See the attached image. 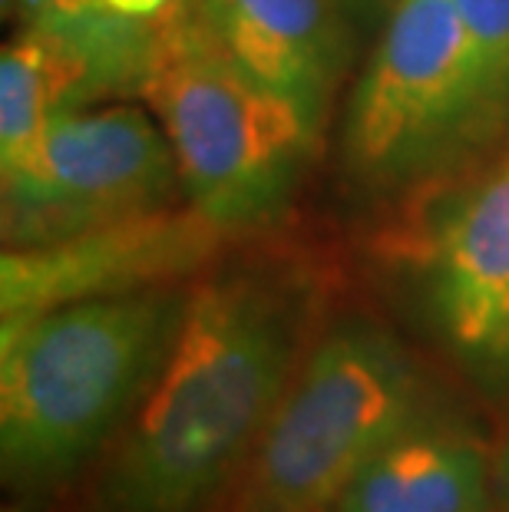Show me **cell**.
<instances>
[{
  "label": "cell",
  "instance_id": "obj_1",
  "mask_svg": "<svg viewBox=\"0 0 509 512\" xmlns=\"http://www.w3.org/2000/svg\"><path fill=\"white\" fill-rule=\"evenodd\" d=\"M324 324V288L295 258L215 265L159 374L63 512H222Z\"/></svg>",
  "mask_w": 509,
  "mask_h": 512
},
{
  "label": "cell",
  "instance_id": "obj_2",
  "mask_svg": "<svg viewBox=\"0 0 509 512\" xmlns=\"http://www.w3.org/2000/svg\"><path fill=\"white\" fill-rule=\"evenodd\" d=\"M162 285L4 318L0 476L17 503L63 496L153 384L189 304Z\"/></svg>",
  "mask_w": 509,
  "mask_h": 512
},
{
  "label": "cell",
  "instance_id": "obj_3",
  "mask_svg": "<svg viewBox=\"0 0 509 512\" xmlns=\"http://www.w3.org/2000/svg\"><path fill=\"white\" fill-rule=\"evenodd\" d=\"M139 96L166 133L189 202L232 235L278 219L318 123L248 73L199 0L156 14Z\"/></svg>",
  "mask_w": 509,
  "mask_h": 512
},
{
  "label": "cell",
  "instance_id": "obj_4",
  "mask_svg": "<svg viewBox=\"0 0 509 512\" xmlns=\"http://www.w3.org/2000/svg\"><path fill=\"white\" fill-rule=\"evenodd\" d=\"M430 413L424 367L391 328L367 314L324 321L222 512H331Z\"/></svg>",
  "mask_w": 509,
  "mask_h": 512
},
{
  "label": "cell",
  "instance_id": "obj_5",
  "mask_svg": "<svg viewBox=\"0 0 509 512\" xmlns=\"http://www.w3.org/2000/svg\"><path fill=\"white\" fill-rule=\"evenodd\" d=\"M503 123L453 0H397L354 93V176L374 185L424 176L493 139Z\"/></svg>",
  "mask_w": 509,
  "mask_h": 512
},
{
  "label": "cell",
  "instance_id": "obj_6",
  "mask_svg": "<svg viewBox=\"0 0 509 512\" xmlns=\"http://www.w3.org/2000/svg\"><path fill=\"white\" fill-rule=\"evenodd\" d=\"M4 179V248H40L189 202L176 152L139 106L60 110Z\"/></svg>",
  "mask_w": 509,
  "mask_h": 512
},
{
  "label": "cell",
  "instance_id": "obj_7",
  "mask_svg": "<svg viewBox=\"0 0 509 512\" xmlns=\"http://www.w3.org/2000/svg\"><path fill=\"white\" fill-rule=\"evenodd\" d=\"M420 294L440 344L486 394L509 390V149L437 215Z\"/></svg>",
  "mask_w": 509,
  "mask_h": 512
},
{
  "label": "cell",
  "instance_id": "obj_8",
  "mask_svg": "<svg viewBox=\"0 0 509 512\" xmlns=\"http://www.w3.org/2000/svg\"><path fill=\"white\" fill-rule=\"evenodd\" d=\"M232 232L192 202L40 248H4L0 314L20 318L70 301L189 285L219 265Z\"/></svg>",
  "mask_w": 509,
  "mask_h": 512
},
{
  "label": "cell",
  "instance_id": "obj_9",
  "mask_svg": "<svg viewBox=\"0 0 509 512\" xmlns=\"http://www.w3.org/2000/svg\"><path fill=\"white\" fill-rule=\"evenodd\" d=\"M215 34L242 67L285 93L311 123L348 63L341 0H199Z\"/></svg>",
  "mask_w": 509,
  "mask_h": 512
},
{
  "label": "cell",
  "instance_id": "obj_10",
  "mask_svg": "<svg viewBox=\"0 0 509 512\" xmlns=\"http://www.w3.org/2000/svg\"><path fill=\"white\" fill-rule=\"evenodd\" d=\"M493 453L470 427L430 413L387 443L334 512H490Z\"/></svg>",
  "mask_w": 509,
  "mask_h": 512
},
{
  "label": "cell",
  "instance_id": "obj_11",
  "mask_svg": "<svg viewBox=\"0 0 509 512\" xmlns=\"http://www.w3.org/2000/svg\"><path fill=\"white\" fill-rule=\"evenodd\" d=\"M473 40L486 90L503 119H509V0H453Z\"/></svg>",
  "mask_w": 509,
  "mask_h": 512
},
{
  "label": "cell",
  "instance_id": "obj_12",
  "mask_svg": "<svg viewBox=\"0 0 509 512\" xmlns=\"http://www.w3.org/2000/svg\"><path fill=\"white\" fill-rule=\"evenodd\" d=\"M100 4L103 0H17V10L24 24H60V20L80 17Z\"/></svg>",
  "mask_w": 509,
  "mask_h": 512
},
{
  "label": "cell",
  "instance_id": "obj_13",
  "mask_svg": "<svg viewBox=\"0 0 509 512\" xmlns=\"http://www.w3.org/2000/svg\"><path fill=\"white\" fill-rule=\"evenodd\" d=\"M490 512H509V440L493 456V503Z\"/></svg>",
  "mask_w": 509,
  "mask_h": 512
},
{
  "label": "cell",
  "instance_id": "obj_14",
  "mask_svg": "<svg viewBox=\"0 0 509 512\" xmlns=\"http://www.w3.org/2000/svg\"><path fill=\"white\" fill-rule=\"evenodd\" d=\"M103 4H110L113 10L129 17H153L159 10H166L169 4H176V0H103Z\"/></svg>",
  "mask_w": 509,
  "mask_h": 512
},
{
  "label": "cell",
  "instance_id": "obj_15",
  "mask_svg": "<svg viewBox=\"0 0 509 512\" xmlns=\"http://www.w3.org/2000/svg\"><path fill=\"white\" fill-rule=\"evenodd\" d=\"M341 4H367V0H341Z\"/></svg>",
  "mask_w": 509,
  "mask_h": 512
}]
</instances>
